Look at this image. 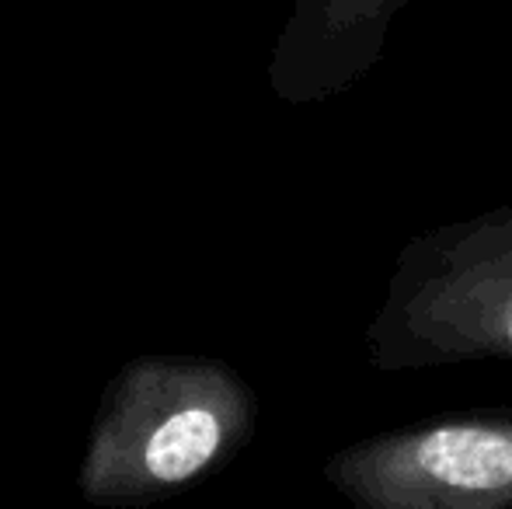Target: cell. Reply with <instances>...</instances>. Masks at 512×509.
Instances as JSON below:
<instances>
[{"label":"cell","mask_w":512,"mask_h":509,"mask_svg":"<svg viewBox=\"0 0 512 509\" xmlns=\"http://www.w3.org/2000/svg\"><path fill=\"white\" fill-rule=\"evenodd\" d=\"M255 394L209 360H140L108 387L81 489L91 503H154L196 485L248 443Z\"/></svg>","instance_id":"6da1fadb"},{"label":"cell","mask_w":512,"mask_h":509,"mask_svg":"<svg viewBox=\"0 0 512 509\" xmlns=\"http://www.w3.org/2000/svg\"><path fill=\"white\" fill-rule=\"evenodd\" d=\"M408 0H297L272 56V88L286 102L345 91L384 53L391 21Z\"/></svg>","instance_id":"277c9868"},{"label":"cell","mask_w":512,"mask_h":509,"mask_svg":"<svg viewBox=\"0 0 512 509\" xmlns=\"http://www.w3.org/2000/svg\"><path fill=\"white\" fill-rule=\"evenodd\" d=\"M363 509H509L512 412L446 415L370 436L324 464Z\"/></svg>","instance_id":"3957f363"},{"label":"cell","mask_w":512,"mask_h":509,"mask_svg":"<svg viewBox=\"0 0 512 509\" xmlns=\"http://www.w3.org/2000/svg\"><path fill=\"white\" fill-rule=\"evenodd\" d=\"M366 342L384 374L512 363V206L411 238Z\"/></svg>","instance_id":"7a4b0ae2"}]
</instances>
